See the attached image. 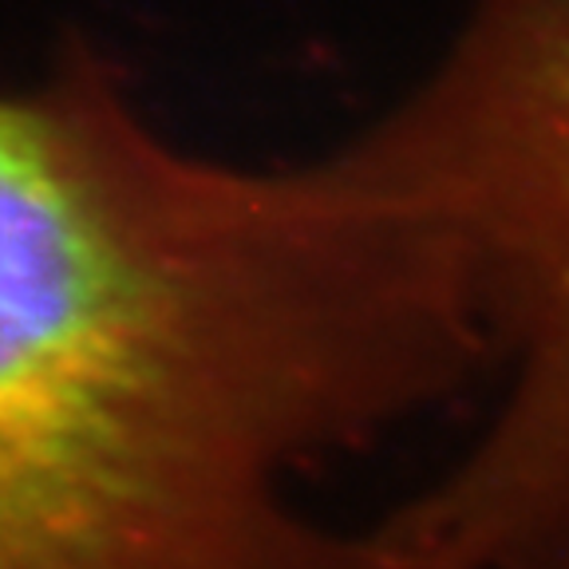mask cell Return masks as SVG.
<instances>
[{"label": "cell", "instance_id": "6da1fadb", "mask_svg": "<svg viewBox=\"0 0 569 569\" xmlns=\"http://www.w3.org/2000/svg\"><path fill=\"white\" fill-rule=\"evenodd\" d=\"M451 213L507 388L443 475L391 507L416 569H569V0H475L391 111Z\"/></svg>", "mask_w": 569, "mask_h": 569}]
</instances>
